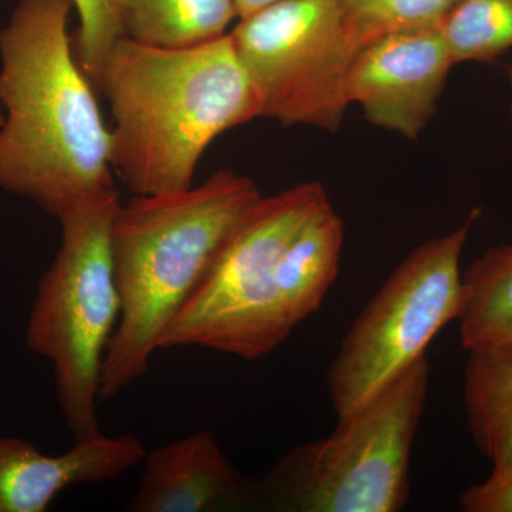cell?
<instances>
[{
  "label": "cell",
  "mask_w": 512,
  "mask_h": 512,
  "mask_svg": "<svg viewBox=\"0 0 512 512\" xmlns=\"http://www.w3.org/2000/svg\"><path fill=\"white\" fill-rule=\"evenodd\" d=\"M123 36L158 49H188L227 35L234 0H119Z\"/></svg>",
  "instance_id": "obj_13"
},
{
  "label": "cell",
  "mask_w": 512,
  "mask_h": 512,
  "mask_svg": "<svg viewBox=\"0 0 512 512\" xmlns=\"http://www.w3.org/2000/svg\"><path fill=\"white\" fill-rule=\"evenodd\" d=\"M460 505L466 512H512V471L493 470L484 483L464 491Z\"/></svg>",
  "instance_id": "obj_18"
},
{
  "label": "cell",
  "mask_w": 512,
  "mask_h": 512,
  "mask_svg": "<svg viewBox=\"0 0 512 512\" xmlns=\"http://www.w3.org/2000/svg\"><path fill=\"white\" fill-rule=\"evenodd\" d=\"M3 123V113H2V110H0V124Z\"/></svg>",
  "instance_id": "obj_20"
},
{
  "label": "cell",
  "mask_w": 512,
  "mask_h": 512,
  "mask_svg": "<svg viewBox=\"0 0 512 512\" xmlns=\"http://www.w3.org/2000/svg\"><path fill=\"white\" fill-rule=\"evenodd\" d=\"M510 79H511V87H512V67H511V70H510ZM511 113H512V107H511Z\"/></svg>",
  "instance_id": "obj_21"
},
{
  "label": "cell",
  "mask_w": 512,
  "mask_h": 512,
  "mask_svg": "<svg viewBox=\"0 0 512 512\" xmlns=\"http://www.w3.org/2000/svg\"><path fill=\"white\" fill-rule=\"evenodd\" d=\"M146 447L133 434L97 433L59 456L18 437H0V512H45L74 485L116 480L143 463Z\"/></svg>",
  "instance_id": "obj_11"
},
{
  "label": "cell",
  "mask_w": 512,
  "mask_h": 512,
  "mask_svg": "<svg viewBox=\"0 0 512 512\" xmlns=\"http://www.w3.org/2000/svg\"><path fill=\"white\" fill-rule=\"evenodd\" d=\"M426 357L328 439L288 451L258 483L259 510L397 512L410 497V457L429 392Z\"/></svg>",
  "instance_id": "obj_5"
},
{
  "label": "cell",
  "mask_w": 512,
  "mask_h": 512,
  "mask_svg": "<svg viewBox=\"0 0 512 512\" xmlns=\"http://www.w3.org/2000/svg\"><path fill=\"white\" fill-rule=\"evenodd\" d=\"M461 0H339L357 53L394 33L440 29Z\"/></svg>",
  "instance_id": "obj_16"
},
{
  "label": "cell",
  "mask_w": 512,
  "mask_h": 512,
  "mask_svg": "<svg viewBox=\"0 0 512 512\" xmlns=\"http://www.w3.org/2000/svg\"><path fill=\"white\" fill-rule=\"evenodd\" d=\"M119 205L111 190L57 218L62 245L40 279L26 326L29 349L55 369L57 400L76 440L100 433L101 367L121 312L110 247Z\"/></svg>",
  "instance_id": "obj_4"
},
{
  "label": "cell",
  "mask_w": 512,
  "mask_h": 512,
  "mask_svg": "<svg viewBox=\"0 0 512 512\" xmlns=\"http://www.w3.org/2000/svg\"><path fill=\"white\" fill-rule=\"evenodd\" d=\"M128 512L259 510L258 483L242 476L208 431L147 451Z\"/></svg>",
  "instance_id": "obj_10"
},
{
  "label": "cell",
  "mask_w": 512,
  "mask_h": 512,
  "mask_svg": "<svg viewBox=\"0 0 512 512\" xmlns=\"http://www.w3.org/2000/svg\"><path fill=\"white\" fill-rule=\"evenodd\" d=\"M229 35L261 97L262 117L338 130L357 55L339 0H279L239 19Z\"/></svg>",
  "instance_id": "obj_8"
},
{
  "label": "cell",
  "mask_w": 512,
  "mask_h": 512,
  "mask_svg": "<svg viewBox=\"0 0 512 512\" xmlns=\"http://www.w3.org/2000/svg\"><path fill=\"white\" fill-rule=\"evenodd\" d=\"M261 198L247 175L221 170L198 187L119 205L110 247L121 312L101 367L100 402L146 375L165 329Z\"/></svg>",
  "instance_id": "obj_3"
},
{
  "label": "cell",
  "mask_w": 512,
  "mask_h": 512,
  "mask_svg": "<svg viewBox=\"0 0 512 512\" xmlns=\"http://www.w3.org/2000/svg\"><path fill=\"white\" fill-rule=\"evenodd\" d=\"M276 2L279 0H234V5L237 9L238 19H242Z\"/></svg>",
  "instance_id": "obj_19"
},
{
  "label": "cell",
  "mask_w": 512,
  "mask_h": 512,
  "mask_svg": "<svg viewBox=\"0 0 512 512\" xmlns=\"http://www.w3.org/2000/svg\"><path fill=\"white\" fill-rule=\"evenodd\" d=\"M476 212L414 249L350 326L328 370L339 419L366 406L419 360L463 308L460 258Z\"/></svg>",
  "instance_id": "obj_7"
},
{
  "label": "cell",
  "mask_w": 512,
  "mask_h": 512,
  "mask_svg": "<svg viewBox=\"0 0 512 512\" xmlns=\"http://www.w3.org/2000/svg\"><path fill=\"white\" fill-rule=\"evenodd\" d=\"M463 397L478 450L494 470L512 471V345L468 350Z\"/></svg>",
  "instance_id": "obj_12"
},
{
  "label": "cell",
  "mask_w": 512,
  "mask_h": 512,
  "mask_svg": "<svg viewBox=\"0 0 512 512\" xmlns=\"http://www.w3.org/2000/svg\"><path fill=\"white\" fill-rule=\"evenodd\" d=\"M79 29L73 37L77 60L94 86L111 50L123 36L119 0H73Z\"/></svg>",
  "instance_id": "obj_17"
},
{
  "label": "cell",
  "mask_w": 512,
  "mask_h": 512,
  "mask_svg": "<svg viewBox=\"0 0 512 512\" xmlns=\"http://www.w3.org/2000/svg\"><path fill=\"white\" fill-rule=\"evenodd\" d=\"M463 292V348L512 345V244L488 249L468 266Z\"/></svg>",
  "instance_id": "obj_14"
},
{
  "label": "cell",
  "mask_w": 512,
  "mask_h": 512,
  "mask_svg": "<svg viewBox=\"0 0 512 512\" xmlns=\"http://www.w3.org/2000/svg\"><path fill=\"white\" fill-rule=\"evenodd\" d=\"M96 87L113 119L111 167L134 195L192 187L212 141L262 117L261 97L229 33L188 49L121 37Z\"/></svg>",
  "instance_id": "obj_2"
},
{
  "label": "cell",
  "mask_w": 512,
  "mask_h": 512,
  "mask_svg": "<svg viewBox=\"0 0 512 512\" xmlns=\"http://www.w3.org/2000/svg\"><path fill=\"white\" fill-rule=\"evenodd\" d=\"M453 66L440 29L384 36L353 60L349 103L359 104L376 126L417 138L433 117Z\"/></svg>",
  "instance_id": "obj_9"
},
{
  "label": "cell",
  "mask_w": 512,
  "mask_h": 512,
  "mask_svg": "<svg viewBox=\"0 0 512 512\" xmlns=\"http://www.w3.org/2000/svg\"><path fill=\"white\" fill-rule=\"evenodd\" d=\"M319 183L262 197L248 212L161 336L158 349L200 348L256 360L292 333L282 265L296 232L329 202Z\"/></svg>",
  "instance_id": "obj_6"
},
{
  "label": "cell",
  "mask_w": 512,
  "mask_h": 512,
  "mask_svg": "<svg viewBox=\"0 0 512 512\" xmlns=\"http://www.w3.org/2000/svg\"><path fill=\"white\" fill-rule=\"evenodd\" d=\"M440 32L454 64L493 62L512 47V0H461Z\"/></svg>",
  "instance_id": "obj_15"
},
{
  "label": "cell",
  "mask_w": 512,
  "mask_h": 512,
  "mask_svg": "<svg viewBox=\"0 0 512 512\" xmlns=\"http://www.w3.org/2000/svg\"><path fill=\"white\" fill-rule=\"evenodd\" d=\"M73 0H19L0 30V188L59 218L116 190L110 127L69 33Z\"/></svg>",
  "instance_id": "obj_1"
}]
</instances>
